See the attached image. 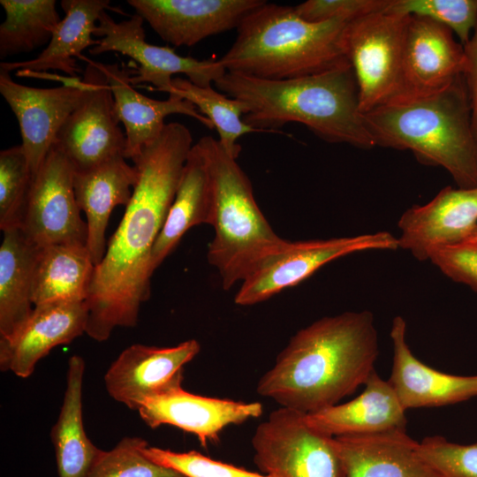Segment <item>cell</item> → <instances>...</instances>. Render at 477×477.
I'll list each match as a JSON object with an SVG mask.
<instances>
[{"label": "cell", "mask_w": 477, "mask_h": 477, "mask_svg": "<svg viewBox=\"0 0 477 477\" xmlns=\"http://www.w3.org/2000/svg\"><path fill=\"white\" fill-rule=\"evenodd\" d=\"M193 146L189 129L171 122L132 158L137 171L132 195L85 300L86 334L94 340L105 341L115 328L137 324L140 306L150 297L152 250Z\"/></svg>", "instance_id": "obj_1"}, {"label": "cell", "mask_w": 477, "mask_h": 477, "mask_svg": "<svg viewBox=\"0 0 477 477\" xmlns=\"http://www.w3.org/2000/svg\"><path fill=\"white\" fill-rule=\"evenodd\" d=\"M379 353L367 310L322 317L299 329L259 380V395L311 413L338 404L375 370Z\"/></svg>", "instance_id": "obj_2"}, {"label": "cell", "mask_w": 477, "mask_h": 477, "mask_svg": "<svg viewBox=\"0 0 477 477\" xmlns=\"http://www.w3.org/2000/svg\"><path fill=\"white\" fill-rule=\"evenodd\" d=\"M215 85L242 102L246 107L243 120L262 132H279L286 124L299 123L327 142L375 147L360 110L350 64L276 80L227 72Z\"/></svg>", "instance_id": "obj_3"}, {"label": "cell", "mask_w": 477, "mask_h": 477, "mask_svg": "<svg viewBox=\"0 0 477 477\" xmlns=\"http://www.w3.org/2000/svg\"><path fill=\"white\" fill-rule=\"evenodd\" d=\"M375 146L410 150L440 166L458 187H477V139L463 75L437 92L401 95L365 114Z\"/></svg>", "instance_id": "obj_4"}, {"label": "cell", "mask_w": 477, "mask_h": 477, "mask_svg": "<svg viewBox=\"0 0 477 477\" xmlns=\"http://www.w3.org/2000/svg\"><path fill=\"white\" fill-rule=\"evenodd\" d=\"M349 22L313 23L292 6L265 2L237 27L230 49L219 58L229 72L288 80L350 64L344 50Z\"/></svg>", "instance_id": "obj_5"}, {"label": "cell", "mask_w": 477, "mask_h": 477, "mask_svg": "<svg viewBox=\"0 0 477 477\" xmlns=\"http://www.w3.org/2000/svg\"><path fill=\"white\" fill-rule=\"evenodd\" d=\"M208 170L212 195L214 238L208 261L228 290L242 282L289 240L272 229L254 199L252 184L237 162L208 135L196 142Z\"/></svg>", "instance_id": "obj_6"}, {"label": "cell", "mask_w": 477, "mask_h": 477, "mask_svg": "<svg viewBox=\"0 0 477 477\" xmlns=\"http://www.w3.org/2000/svg\"><path fill=\"white\" fill-rule=\"evenodd\" d=\"M406 19L385 9L351 21L344 29V50L356 79L362 114L402 93Z\"/></svg>", "instance_id": "obj_7"}, {"label": "cell", "mask_w": 477, "mask_h": 477, "mask_svg": "<svg viewBox=\"0 0 477 477\" xmlns=\"http://www.w3.org/2000/svg\"><path fill=\"white\" fill-rule=\"evenodd\" d=\"M254 461L269 477H346L336 438L312 428L305 413L280 407L255 429Z\"/></svg>", "instance_id": "obj_8"}, {"label": "cell", "mask_w": 477, "mask_h": 477, "mask_svg": "<svg viewBox=\"0 0 477 477\" xmlns=\"http://www.w3.org/2000/svg\"><path fill=\"white\" fill-rule=\"evenodd\" d=\"M398 248V238L384 231L353 237L288 241L241 282L234 301L240 306L254 305L297 285L340 257L364 251Z\"/></svg>", "instance_id": "obj_9"}, {"label": "cell", "mask_w": 477, "mask_h": 477, "mask_svg": "<svg viewBox=\"0 0 477 477\" xmlns=\"http://www.w3.org/2000/svg\"><path fill=\"white\" fill-rule=\"evenodd\" d=\"M143 22L138 14L116 22L103 11L94 33L100 39L89 52L100 55L114 51L130 57L139 64L131 78L132 84L148 82L153 90L167 94L172 89L174 74H185L192 83L207 87L227 72L220 59L182 57L171 47L148 43Z\"/></svg>", "instance_id": "obj_10"}, {"label": "cell", "mask_w": 477, "mask_h": 477, "mask_svg": "<svg viewBox=\"0 0 477 477\" xmlns=\"http://www.w3.org/2000/svg\"><path fill=\"white\" fill-rule=\"evenodd\" d=\"M73 176L71 163L54 144L34 176L19 228L38 247L87 246V227L76 201Z\"/></svg>", "instance_id": "obj_11"}, {"label": "cell", "mask_w": 477, "mask_h": 477, "mask_svg": "<svg viewBox=\"0 0 477 477\" xmlns=\"http://www.w3.org/2000/svg\"><path fill=\"white\" fill-rule=\"evenodd\" d=\"M82 81L85 97L60 128L55 144L74 171L89 170L116 155H124L126 137L119 126L114 98L107 80L88 60Z\"/></svg>", "instance_id": "obj_12"}, {"label": "cell", "mask_w": 477, "mask_h": 477, "mask_svg": "<svg viewBox=\"0 0 477 477\" xmlns=\"http://www.w3.org/2000/svg\"><path fill=\"white\" fill-rule=\"evenodd\" d=\"M86 91L84 82L76 78L57 87L40 88L15 82L9 72L0 69V93L18 120L21 146L33 176Z\"/></svg>", "instance_id": "obj_13"}, {"label": "cell", "mask_w": 477, "mask_h": 477, "mask_svg": "<svg viewBox=\"0 0 477 477\" xmlns=\"http://www.w3.org/2000/svg\"><path fill=\"white\" fill-rule=\"evenodd\" d=\"M200 350L195 339L169 347L132 344L110 364L105 388L113 399L137 411L145 398L182 385L184 366Z\"/></svg>", "instance_id": "obj_14"}, {"label": "cell", "mask_w": 477, "mask_h": 477, "mask_svg": "<svg viewBox=\"0 0 477 477\" xmlns=\"http://www.w3.org/2000/svg\"><path fill=\"white\" fill-rule=\"evenodd\" d=\"M264 0H128L166 42L192 47L239 26Z\"/></svg>", "instance_id": "obj_15"}, {"label": "cell", "mask_w": 477, "mask_h": 477, "mask_svg": "<svg viewBox=\"0 0 477 477\" xmlns=\"http://www.w3.org/2000/svg\"><path fill=\"white\" fill-rule=\"evenodd\" d=\"M477 225V187L443 188L430 201L414 205L400 216L398 246L419 261L432 250L469 238Z\"/></svg>", "instance_id": "obj_16"}, {"label": "cell", "mask_w": 477, "mask_h": 477, "mask_svg": "<svg viewBox=\"0 0 477 477\" xmlns=\"http://www.w3.org/2000/svg\"><path fill=\"white\" fill-rule=\"evenodd\" d=\"M137 412L151 428L162 425L177 427L195 435L201 444L216 443L219 434L231 424H240L262 413L258 402L246 403L186 391L182 385L145 398Z\"/></svg>", "instance_id": "obj_17"}, {"label": "cell", "mask_w": 477, "mask_h": 477, "mask_svg": "<svg viewBox=\"0 0 477 477\" xmlns=\"http://www.w3.org/2000/svg\"><path fill=\"white\" fill-rule=\"evenodd\" d=\"M464 46L447 26L425 17L407 15L400 95L437 92L463 75Z\"/></svg>", "instance_id": "obj_18"}, {"label": "cell", "mask_w": 477, "mask_h": 477, "mask_svg": "<svg viewBox=\"0 0 477 477\" xmlns=\"http://www.w3.org/2000/svg\"><path fill=\"white\" fill-rule=\"evenodd\" d=\"M85 301L55 302L35 306L22 327L10 338L0 339V368L15 375L30 376L36 364L61 344L86 333Z\"/></svg>", "instance_id": "obj_19"}, {"label": "cell", "mask_w": 477, "mask_h": 477, "mask_svg": "<svg viewBox=\"0 0 477 477\" xmlns=\"http://www.w3.org/2000/svg\"><path fill=\"white\" fill-rule=\"evenodd\" d=\"M405 335V319L394 317L390 329L392 368L388 382L405 411L452 405L477 397V375L447 374L424 364L412 352Z\"/></svg>", "instance_id": "obj_20"}, {"label": "cell", "mask_w": 477, "mask_h": 477, "mask_svg": "<svg viewBox=\"0 0 477 477\" xmlns=\"http://www.w3.org/2000/svg\"><path fill=\"white\" fill-rule=\"evenodd\" d=\"M97 65L107 80L117 118L125 129L126 159H132L159 137L166 125L164 119L170 115H186L214 129L209 119L201 115L191 102L177 95L170 94L166 100H155L135 90L131 82L134 69L124 64L97 62Z\"/></svg>", "instance_id": "obj_21"}, {"label": "cell", "mask_w": 477, "mask_h": 477, "mask_svg": "<svg viewBox=\"0 0 477 477\" xmlns=\"http://www.w3.org/2000/svg\"><path fill=\"white\" fill-rule=\"evenodd\" d=\"M136 181V169L124 155H116L84 171H74L76 201L86 216L87 248L95 266L106 253L105 232L111 212L116 206L128 205Z\"/></svg>", "instance_id": "obj_22"}, {"label": "cell", "mask_w": 477, "mask_h": 477, "mask_svg": "<svg viewBox=\"0 0 477 477\" xmlns=\"http://www.w3.org/2000/svg\"><path fill=\"white\" fill-rule=\"evenodd\" d=\"M309 426L333 437L405 429V410L393 388L374 370L352 400L305 413Z\"/></svg>", "instance_id": "obj_23"}, {"label": "cell", "mask_w": 477, "mask_h": 477, "mask_svg": "<svg viewBox=\"0 0 477 477\" xmlns=\"http://www.w3.org/2000/svg\"><path fill=\"white\" fill-rule=\"evenodd\" d=\"M335 438L346 477H442L405 429Z\"/></svg>", "instance_id": "obj_24"}, {"label": "cell", "mask_w": 477, "mask_h": 477, "mask_svg": "<svg viewBox=\"0 0 477 477\" xmlns=\"http://www.w3.org/2000/svg\"><path fill=\"white\" fill-rule=\"evenodd\" d=\"M109 0H63L64 17L55 28L46 48L34 58L19 62H1L0 69L19 73L57 70L74 77L80 72L75 57L97 44L94 35L101 13Z\"/></svg>", "instance_id": "obj_25"}, {"label": "cell", "mask_w": 477, "mask_h": 477, "mask_svg": "<svg viewBox=\"0 0 477 477\" xmlns=\"http://www.w3.org/2000/svg\"><path fill=\"white\" fill-rule=\"evenodd\" d=\"M212 223V195L208 165L195 143L186 158L174 200L154 245V272L177 246L184 234L200 224Z\"/></svg>", "instance_id": "obj_26"}, {"label": "cell", "mask_w": 477, "mask_h": 477, "mask_svg": "<svg viewBox=\"0 0 477 477\" xmlns=\"http://www.w3.org/2000/svg\"><path fill=\"white\" fill-rule=\"evenodd\" d=\"M0 246V339L12 337L34 310L32 286L39 247L19 229L3 231Z\"/></svg>", "instance_id": "obj_27"}, {"label": "cell", "mask_w": 477, "mask_h": 477, "mask_svg": "<svg viewBox=\"0 0 477 477\" xmlns=\"http://www.w3.org/2000/svg\"><path fill=\"white\" fill-rule=\"evenodd\" d=\"M85 361L69 358L63 404L50 438L55 450L58 477H86L101 450L87 437L82 413Z\"/></svg>", "instance_id": "obj_28"}, {"label": "cell", "mask_w": 477, "mask_h": 477, "mask_svg": "<svg viewBox=\"0 0 477 477\" xmlns=\"http://www.w3.org/2000/svg\"><path fill=\"white\" fill-rule=\"evenodd\" d=\"M95 265L86 246L52 245L39 247L33 277L34 307L85 301Z\"/></svg>", "instance_id": "obj_29"}, {"label": "cell", "mask_w": 477, "mask_h": 477, "mask_svg": "<svg viewBox=\"0 0 477 477\" xmlns=\"http://www.w3.org/2000/svg\"><path fill=\"white\" fill-rule=\"evenodd\" d=\"M5 19L0 25L1 59L48 45L62 19L55 0H0Z\"/></svg>", "instance_id": "obj_30"}, {"label": "cell", "mask_w": 477, "mask_h": 477, "mask_svg": "<svg viewBox=\"0 0 477 477\" xmlns=\"http://www.w3.org/2000/svg\"><path fill=\"white\" fill-rule=\"evenodd\" d=\"M170 94L191 102L201 115L208 118L217 131L221 146L236 159L241 151L238 142L239 138L251 132H262L242 119L246 113V107L242 102L211 87H199L187 79L176 77L172 80Z\"/></svg>", "instance_id": "obj_31"}, {"label": "cell", "mask_w": 477, "mask_h": 477, "mask_svg": "<svg viewBox=\"0 0 477 477\" xmlns=\"http://www.w3.org/2000/svg\"><path fill=\"white\" fill-rule=\"evenodd\" d=\"M34 176L21 145L0 152V229L20 228Z\"/></svg>", "instance_id": "obj_32"}, {"label": "cell", "mask_w": 477, "mask_h": 477, "mask_svg": "<svg viewBox=\"0 0 477 477\" xmlns=\"http://www.w3.org/2000/svg\"><path fill=\"white\" fill-rule=\"evenodd\" d=\"M148 445L141 437H124L111 450L99 451L86 477H184L146 457Z\"/></svg>", "instance_id": "obj_33"}, {"label": "cell", "mask_w": 477, "mask_h": 477, "mask_svg": "<svg viewBox=\"0 0 477 477\" xmlns=\"http://www.w3.org/2000/svg\"><path fill=\"white\" fill-rule=\"evenodd\" d=\"M386 11L433 19L450 28L462 45L477 24V0H390Z\"/></svg>", "instance_id": "obj_34"}, {"label": "cell", "mask_w": 477, "mask_h": 477, "mask_svg": "<svg viewBox=\"0 0 477 477\" xmlns=\"http://www.w3.org/2000/svg\"><path fill=\"white\" fill-rule=\"evenodd\" d=\"M143 453L157 465L171 469L184 477H269L262 473L251 472L215 460L196 450L177 452L148 445Z\"/></svg>", "instance_id": "obj_35"}, {"label": "cell", "mask_w": 477, "mask_h": 477, "mask_svg": "<svg viewBox=\"0 0 477 477\" xmlns=\"http://www.w3.org/2000/svg\"><path fill=\"white\" fill-rule=\"evenodd\" d=\"M419 452L442 477H477V443L460 444L440 435L419 442Z\"/></svg>", "instance_id": "obj_36"}, {"label": "cell", "mask_w": 477, "mask_h": 477, "mask_svg": "<svg viewBox=\"0 0 477 477\" xmlns=\"http://www.w3.org/2000/svg\"><path fill=\"white\" fill-rule=\"evenodd\" d=\"M390 0H308L294 6L303 19L313 22L342 20L351 22L365 15L383 11Z\"/></svg>", "instance_id": "obj_37"}, {"label": "cell", "mask_w": 477, "mask_h": 477, "mask_svg": "<svg viewBox=\"0 0 477 477\" xmlns=\"http://www.w3.org/2000/svg\"><path fill=\"white\" fill-rule=\"evenodd\" d=\"M428 260L454 282L477 291V240L434 249Z\"/></svg>", "instance_id": "obj_38"}, {"label": "cell", "mask_w": 477, "mask_h": 477, "mask_svg": "<svg viewBox=\"0 0 477 477\" xmlns=\"http://www.w3.org/2000/svg\"><path fill=\"white\" fill-rule=\"evenodd\" d=\"M463 46L465 52L463 77L469 95L473 128L477 139V24L469 41Z\"/></svg>", "instance_id": "obj_39"}, {"label": "cell", "mask_w": 477, "mask_h": 477, "mask_svg": "<svg viewBox=\"0 0 477 477\" xmlns=\"http://www.w3.org/2000/svg\"><path fill=\"white\" fill-rule=\"evenodd\" d=\"M468 239H473V240H477V225L475 226V228L473 230V232L471 234V236L469 237ZM467 240V239H466Z\"/></svg>", "instance_id": "obj_40"}]
</instances>
